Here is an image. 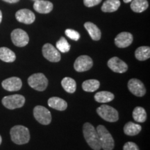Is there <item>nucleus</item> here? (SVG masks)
I'll return each instance as SVG.
<instances>
[{
	"label": "nucleus",
	"mask_w": 150,
	"mask_h": 150,
	"mask_svg": "<svg viewBox=\"0 0 150 150\" xmlns=\"http://www.w3.org/2000/svg\"><path fill=\"white\" fill-rule=\"evenodd\" d=\"M34 1H37V0H34Z\"/></svg>",
	"instance_id": "obj_36"
},
{
	"label": "nucleus",
	"mask_w": 150,
	"mask_h": 150,
	"mask_svg": "<svg viewBox=\"0 0 150 150\" xmlns=\"http://www.w3.org/2000/svg\"><path fill=\"white\" fill-rule=\"evenodd\" d=\"M1 142H2V138H1V136H0V145L1 144Z\"/></svg>",
	"instance_id": "obj_35"
},
{
	"label": "nucleus",
	"mask_w": 150,
	"mask_h": 150,
	"mask_svg": "<svg viewBox=\"0 0 150 150\" xmlns=\"http://www.w3.org/2000/svg\"><path fill=\"white\" fill-rule=\"evenodd\" d=\"M53 4L45 0H37L33 4V8L39 13L47 14L53 10Z\"/></svg>",
	"instance_id": "obj_16"
},
{
	"label": "nucleus",
	"mask_w": 150,
	"mask_h": 150,
	"mask_svg": "<svg viewBox=\"0 0 150 150\" xmlns=\"http://www.w3.org/2000/svg\"><path fill=\"white\" fill-rule=\"evenodd\" d=\"M115 96L112 93L108 91H101L95 94V99L99 103H107L112 101Z\"/></svg>",
	"instance_id": "obj_23"
},
{
	"label": "nucleus",
	"mask_w": 150,
	"mask_h": 150,
	"mask_svg": "<svg viewBox=\"0 0 150 150\" xmlns=\"http://www.w3.org/2000/svg\"><path fill=\"white\" fill-rule=\"evenodd\" d=\"M1 102L6 108L13 110L22 107L25 103V98L21 95H8L4 97Z\"/></svg>",
	"instance_id": "obj_6"
},
{
	"label": "nucleus",
	"mask_w": 150,
	"mask_h": 150,
	"mask_svg": "<svg viewBox=\"0 0 150 150\" xmlns=\"http://www.w3.org/2000/svg\"><path fill=\"white\" fill-rule=\"evenodd\" d=\"M1 20H2V13L0 11V23L1 22Z\"/></svg>",
	"instance_id": "obj_33"
},
{
	"label": "nucleus",
	"mask_w": 150,
	"mask_h": 150,
	"mask_svg": "<svg viewBox=\"0 0 150 150\" xmlns=\"http://www.w3.org/2000/svg\"><path fill=\"white\" fill-rule=\"evenodd\" d=\"M11 40L17 47L26 46L29 43V38L27 33L21 29H14L11 33Z\"/></svg>",
	"instance_id": "obj_8"
},
{
	"label": "nucleus",
	"mask_w": 150,
	"mask_h": 150,
	"mask_svg": "<svg viewBox=\"0 0 150 150\" xmlns=\"http://www.w3.org/2000/svg\"><path fill=\"white\" fill-rule=\"evenodd\" d=\"M123 150H140L138 146L133 142H127L123 147Z\"/></svg>",
	"instance_id": "obj_30"
},
{
	"label": "nucleus",
	"mask_w": 150,
	"mask_h": 150,
	"mask_svg": "<svg viewBox=\"0 0 150 150\" xmlns=\"http://www.w3.org/2000/svg\"><path fill=\"white\" fill-rule=\"evenodd\" d=\"M133 42V35L129 32L119 33L115 38V45L119 48H125L129 47Z\"/></svg>",
	"instance_id": "obj_15"
},
{
	"label": "nucleus",
	"mask_w": 150,
	"mask_h": 150,
	"mask_svg": "<svg viewBox=\"0 0 150 150\" xmlns=\"http://www.w3.org/2000/svg\"><path fill=\"white\" fill-rule=\"evenodd\" d=\"M128 88L133 95L137 97H142L145 95L146 88L141 81L137 79H131L128 82Z\"/></svg>",
	"instance_id": "obj_11"
},
{
	"label": "nucleus",
	"mask_w": 150,
	"mask_h": 150,
	"mask_svg": "<svg viewBox=\"0 0 150 150\" xmlns=\"http://www.w3.org/2000/svg\"><path fill=\"white\" fill-rule=\"evenodd\" d=\"M135 56L140 61L149 59L150 57V47L147 46L140 47L135 52Z\"/></svg>",
	"instance_id": "obj_25"
},
{
	"label": "nucleus",
	"mask_w": 150,
	"mask_h": 150,
	"mask_svg": "<svg viewBox=\"0 0 150 150\" xmlns=\"http://www.w3.org/2000/svg\"><path fill=\"white\" fill-rule=\"evenodd\" d=\"M47 103L50 107L61 111L65 110L67 108V103L64 99L58 97H51L48 99Z\"/></svg>",
	"instance_id": "obj_17"
},
{
	"label": "nucleus",
	"mask_w": 150,
	"mask_h": 150,
	"mask_svg": "<svg viewBox=\"0 0 150 150\" xmlns=\"http://www.w3.org/2000/svg\"><path fill=\"white\" fill-rule=\"evenodd\" d=\"M33 115L35 119L43 125H50L52 122L51 112L42 106H36L33 108Z\"/></svg>",
	"instance_id": "obj_7"
},
{
	"label": "nucleus",
	"mask_w": 150,
	"mask_h": 150,
	"mask_svg": "<svg viewBox=\"0 0 150 150\" xmlns=\"http://www.w3.org/2000/svg\"><path fill=\"white\" fill-rule=\"evenodd\" d=\"M132 115L134 120L137 122H144L147 120V112L145 108L140 106H137L134 108Z\"/></svg>",
	"instance_id": "obj_26"
},
{
	"label": "nucleus",
	"mask_w": 150,
	"mask_h": 150,
	"mask_svg": "<svg viewBox=\"0 0 150 150\" xmlns=\"http://www.w3.org/2000/svg\"><path fill=\"white\" fill-rule=\"evenodd\" d=\"M123 1L125 3H129L131 2V1H132L133 0H123Z\"/></svg>",
	"instance_id": "obj_34"
},
{
	"label": "nucleus",
	"mask_w": 150,
	"mask_h": 150,
	"mask_svg": "<svg viewBox=\"0 0 150 150\" xmlns=\"http://www.w3.org/2000/svg\"><path fill=\"white\" fill-rule=\"evenodd\" d=\"M56 49L59 50V52L62 53H66L70 50V45L68 42L64 37H61L56 42Z\"/></svg>",
	"instance_id": "obj_28"
},
{
	"label": "nucleus",
	"mask_w": 150,
	"mask_h": 150,
	"mask_svg": "<svg viewBox=\"0 0 150 150\" xmlns=\"http://www.w3.org/2000/svg\"><path fill=\"white\" fill-rule=\"evenodd\" d=\"M16 56L12 50L7 47L0 48V59L6 63H12L16 61Z\"/></svg>",
	"instance_id": "obj_21"
},
{
	"label": "nucleus",
	"mask_w": 150,
	"mask_h": 150,
	"mask_svg": "<svg viewBox=\"0 0 150 150\" xmlns=\"http://www.w3.org/2000/svg\"><path fill=\"white\" fill-rule=\"evenodd\" d=\"M16 18L19 22L26 24H31L35 21V16L31 11L24 8L17 11Z\"/></svg>",
	"instance_id": "obj_13"
},
{
	"label": "nucleus",
	"mask_w": 150,
	"mask_h": 150,
	"mask_svg": "<svg viewBox=\"0 0 150 150\" xmlns=\"http://www.w3.org/2000/svg\"><path fill=\"white\" fill-rule=\"evenodd\" d=\"M93 65V61L90 56L82 55L79 56L74 63V68L76 72H83L89 70Z\"/></svg>",
	"instance_id": "obj_10"
},
{
	"label": "nucleus",
	"mask_w": 150,
	"mask_h": 150,
	"mask_svg": "<svg viewBox=\"0 0 150 150\" xmlns=\"http://www.w3.org/2000/svg\"><path fill=\"white\" fill-rule=\"evenodd\" d=\"M99 85H100V83L99 81L96 79L86 80L82 83V88L84 91L92 93V92L97 91L99 88Z\"/></svg>",
	"instance_id": "obj_27"
},
{
	"label": "nucleus",
	"mask_w": 150,
	"mask_h": 150,
	"mask_svg": "<svg viewBox=\"0 0 150 150\" xmlns=\"http://www.w3.org/2000/svg\"><path fill=\"white\" fill-rule=\"evenodd\" d=\"M3 88L10 92L18 91L21 89L22 86V80L16 76H13L4 80L1 83Z\"/></svg>",
	"instance_id": "obj_14"
},
{
	"label": "nucleus",
	"mask_w": 150,
	"mask_h": 150,
	"mask_svg": "<svg viewBox=\"0 0 150 150\" xmlns=\"http://www.w3.org/2000/svg\"><path fill=\"white\" fill-rule=\"evenodd\" d=\"M102 1V0H83V4L87 7H93L99 4Z\"/></svg>",
	"instance_id": "obj_31"
},
{
	"label": "nucleus",
	"mask_w": 150,
	"mask_h": 150,
	"mask_svg": "<svg viewBox=\"0 0 150 150\" xmlns=\"http://www.w3.org/2000/svg\"><path fill=\"white\" fill-rule=\"evenodd\" d=\"M101 147L104 150H112L115 146V142L109 131L103 125H99L97 128Z\"/></svg>",
	"instance_id": "obj_3"
},
{
	"label": "nucleus",
	"mask_w": 150,
	"mask_h": 150,
	"mask_svg": "<svg viewBox=\"0 0 150 150\" xmlns=\"http://www.w3.org/2000/svg\"><path fill=\"white\" fill-rule=\"evenodd\" d=\"M83 134L86 142L93 150L102 149L99 138L96 129L91 123L86 122L83 125Z\"/></svg>",
	"instance_id": "obj_1"
},
{
	"label": "nucleus",
	"mask_w": 150,
	"mask_h": 150,
	"mask_svg": "<svg viewBox=\"0 0 150 150\" xmlns=\"http://www.w3.org/2000/svg\"><path fill=\"white\" fill-rule=\"evenodd\" d=\"M107 65L112 71L120 74L125 73L128 70V65L127 63L116 56L112 57L108 60Z\"/></svg>",
	"instance_id": "obj_12"
},
{
	"label": "nucleus",
	"mask_w": 150,
	"mask_h": 150,
	"mask_svg": "<svg viewBox=\"0 0 150 150\" xmlns=\"http://www.w3.org/2000/svg\"><path fill=\"white\" fill-rule=\"evenodd\" d=\"M130 6L134 12L142 13L147 10L149 6V3L147 0H133Z\"/></svg>",
	"instance_id": "obj_22"
},
{
	"label": "nucleus",
	"mask_w": 150,
	"mask_h": 150,
	"mask_svg": "<svg viewBox=\"0 0 150 150\" xmlns=\"http://www.w3.org/2000/svg\"><path fill=\"white\" fill-rule=\"evenodd\" d=\"M43 56L49 61L56 63L61 60V54L59 50L50 43H46L42 47Z\"/></svg>",
	"instance_id": "obj_9"
},
{
	"label": "nucleus",
	"mask_w": 150,
	"mask_h": 150,
	"mask_svg": "<svg viewBox=\"0 0 150 150\" xmlns=\"http://www.w3.org/2000/svg\"><path fill=\"white\" fill-rule=\"evenodd\" d=\"M142 127L138 124L129 122L124 127V133L127 136H134L138 134L141 131Z\"/></svg>",
	"instance_id": "obj_20"
},
{
	"label": "nucleus",
	"mask_w": 150,
	"mask_h": 150,
	"mask_svg": "<svg viewBox=\"0 0 150 150\" xmlns=\"http://www.w3.org/2000/svg\"><path fill=\"white\" fill-rule=\"evenodd\" d=\"M4 1H6L7 3H10V4H14V3H17L20 0H3Z\"/></svg>",
	"instance_id": "obj_32"
},
{
	"label": "nucleus",
	"mask_w": 150,
	"mask_h": 150,
	"mask_svg": "<svg viewBox=\"0 0 150 150\" xmlns=\"http://www.w3.org/2000/svg\"><path fill=\"white\" fill-rule=\"evenodd\" d=\"M28 83L33 89L38 91H44L48 86V80L42 73H36L30 76Z\"/></svg>",
	"instance_id": "obj_4"
},
{
	"label": "nucleus",
	"mask_w": 150,
	"mask_h": 150,
	"mask_svg": "<svg viewBox=\"0 0 150 150\" xmlns=\"http://www.w3.org/2000/svg\"><path fill=\"white\" fill-rule=\"evenodd\" d=\"M65 35H67L69 38H70L71 40L77 41L79 40L80 38V34L78 31H75V30L71 29H67L65 30Z\"/></svg>",
	"instance_id": "obj_29"
},
{
	"label": "nucleus",
	"mask_w": 150,
	"mask_h": 150,
	"mask_svg": "<svg viewBox=\"0 0 150 150\" xmlns=\"http://www.w3.org/2000/svg\"><path fill=\"white\" fill-rule=\"evenodd\" d=\"M84 27L88 32L90 36L93 40H99L102 36V33H101L100 29L93 24V22H87L84 24Z\"/></svg>",
	"instance_id": "obj_18"
},
{
	"label": "nucleus",
	"mask_w": 150,
	"mask_h": 150,
	"mask_svg": "<svg viewBox=\"0 0 150 150\" xmlns=\"http://www.w3.org/2000/svg\"><path fill=\"white\" fill-rule=\"evenodd\" d=\"M61 86L67 93H74L76 89V83L74 79L70 77H65L61 81Z\"/></svg>",
	"instance_id": "obj_24"
},
{
	"label": "nucleus",
	"mask_w": 150,
	"mask_h": 150,
	"mask_svg": "<svg viewBox=\"0 0 150 150\" xmlns=\"http://www.w3.org/2000/svg\"><path fill=\"white\" fill-rule=\"evenodd\" d=\"M11 140L17 145H24L29 142L30 133L27 127L22 125H16L12 127L10 131Z\"/></svg>",
	"instance_id": "obj_2"
},
{
	"label": "nucleus",
	"mask_w": 150,
	"mask_h": 150,
	"mask_svg": "<svg viewBox=\"0 0 150 150\" xmlns=\"http://www.w3.org/2000/svg\"><path fill=\"white\" fill-rule=\"evenodd\" d=\"M120 0H106L102 6V11L104 13L115 12L120 6Z\"/></svg>",
	"instance_id": "obj_19"
},
{
	"label": "nucleus",
	"mask_w": 150,
	"mask_h": 150,
	"mask_svg": "<svg viewBox=\"0 0 150 150\" xmlns=\"http://www.w3.org/2000/svg\"><path fill=\"white\" fill-rule=\"evenodd\" d=\"M97 114L104 120L109 122H115L119 119L117 110L108 105H102L97 109Z\"/></svg>",
	"instance_id": "obj_5"
}]
</instances>
